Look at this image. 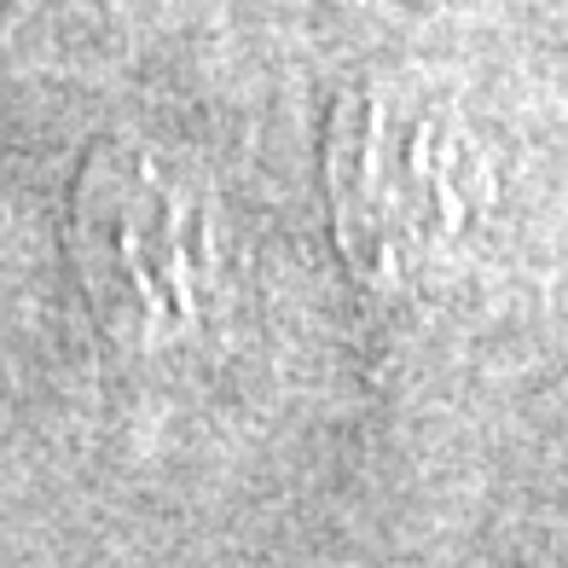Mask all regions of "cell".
Segmentation results:
<instances>
[{
  "label": "cell",
  "mask_w": 568,
  "mask_h": 568,
  "mask_svg": "<svg viewBox=\"0 0 568 568\" xmlns=\"http://www.w3.org/2000/svg\"><path fill=\"white\" fill-rule=\"evenodd\" d=\"M70 255L105 331L128 348H174L221 307V203L169 145L105 140L82 163Z\"/></svg>",
  "instance_id": "2"
},
{
  "label": "cell",
  "mask_w": 568,
  "mask_h": 568,
  "mask_svg": "<svg viewBox=\"0 0 568 568\" xmlns=\"http://www.w3.org/2000/svg\"><path fill=\"white\" fill-rule=\"evenodd\" d=\"M343 255L377 291L442 284L499 221V158L470 105L412 70L343 88L325 128Z\"/></svg>",
  "instance_id": "1"
}]
</instances>
